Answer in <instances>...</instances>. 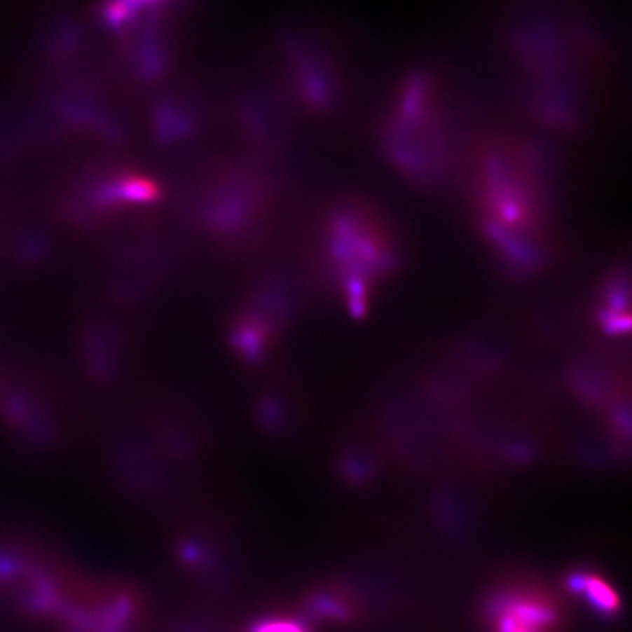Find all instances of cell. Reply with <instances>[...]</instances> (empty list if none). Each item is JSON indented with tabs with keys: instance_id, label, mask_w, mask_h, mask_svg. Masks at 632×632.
Instances as JSON below:
<instances>
[{
	"instance_id": "cell-1",
	"label": "cell",
	"mask_w": 632,
	"mask_h": 632,
	"mask_svg": "<svg viewBox=\"0 0 632 632\" xmlns=\"http://www.w3.org/2000/svg\"><path fill=\"white\" fill-rule=\"evenodd\" d=\"M542 160L517 137L481 145L470 179L472 209L492 255L508 270H539L551 255L552 212Z\"/></svg>"
},
{
	"instance_id": "cell-4",
	"label": "cell",
	"mask_w": 632,
	"mask_h": 632,
	"mask_svg": "<svg viewBox=\"0 0 632 632\" xmlns=\"http://www.w3.org/2000/svg\"><path fill=\"white\" fill-rule=\"evenodd\" d=\"M556 619V610L539 597H505L496 607V632H543Z\"/></svg>"
},
{
	"instance_id": "cell-5",
	"label": "cell",
	"mask_w": 632,
	"mask_h": 632,
	"mask_svg": "<svg viewBox=\"0 0 632 632\" xmlns=\"http://www.w3.org/2000/svg\"><path fill=\"white\" fill-rule=\"evenodd\" d=\"M570 589L583 594L589 603L603 613L617 612L621 606L619 596L605 579L593 574H574L570 579Z\"/></svg>"
},
{
	"instance_id": "cell-3",
	"label": "cell",
	"mask_w": 632,
	"mask_h": 632,
	"mask_svg": "<svg viewBox=\"0 0 632 632\" xmlns=\"http://www.w3.org/2000/svg\"><path fill=\"white\" fill-rule=\"evenodd\" d=\"M385 129V149L392 163L414 179L427 180L439 169L445 148V109L437 79L413 72L394 92Z\"/></svg>"
},
{
	"instance_id": "cell-6",
	"label": "cell",
	"mask_w": 632,
	"mask_h": 632,
	"mask_svg": "<svg viewBox=\"0 0 632 632\" xmlns=\"http://www.w3.org/2000/svg\"><path fill=\"white\" fill-rule=\"evenodd\" d=\"M255 632H306L293 621H270L261 624Z\"/></svg>"
},
{
	"instance_id": "cell-2",
	"label": "cell",
	"mask_w": 632,
	"mask_h": 632,
	"mask_svg": "<svg viewBox=\"0 0 632 632\" xmlns=\"http://www.w3.org/2000/svg\"><path fill=\"white\" fill-rule=\"evenodd\" d=\"M332 252L353 309L363 310L372 291L401 265L403 247L387 212L371 199H356L334 220Z\"/></svg>"
}]
</instances>
